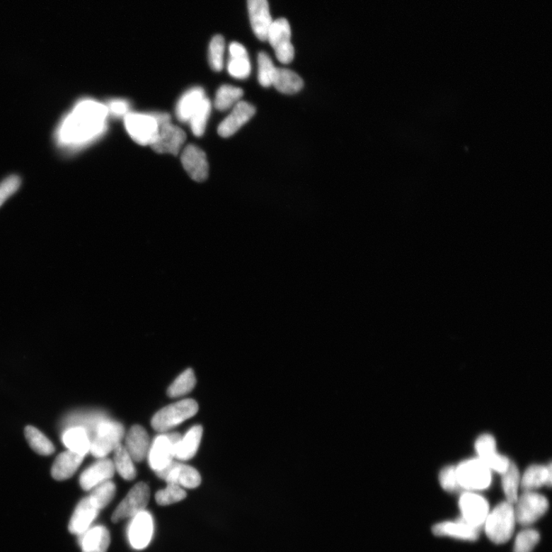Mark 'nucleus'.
<instances>
[{
    "label": "nucleus",
    "instance_id": "1",
    "mask_svg": "<svg viewBox=\"0 0 552 552\" xmlns=\"http://www.w3.org/2000/svg\"><path fill=\"white\" fill-rule=\"evenodd\" d=\"M108 108L96 100L81 101L63 122L59 141L75 146L86 145L104 134L107 130Z\"/></svg>",
    "mask_w": 552,
    "mask_h": 552
},
{
    "label": "nucleus",
    "instance_id": "2",
    "mask_svg": "<svg viewBox=\"0 0 552 552\" xmlns=\"http://www.w3.org/2000/svg\"><path fill=\"white\" fill-rule=\"evenodd\" d=\"M515 524L514 506L505 501L490 512L483 526L487 537L495 544L501 545L512 538Z\"/></svg>",
    "mask_w": 552,
    "mask_h": 552
},
{
    "label": "nucleus",
    "instance_id": "3",
    "mask_svg": "<svg viewBox=\"0 0 552 552\" xmlns=\"http://www.w3.org/2000/svg\"><path fill=\"white\" fill-rule=\"evenodd\" d=\"M459 488L471 491L488 489L492 483V471L478 458L465 460L456 467Z\"/></svg>",
    "mask_w": 552,
    "mask_h": 552
},
{
    "label": "nucleus",
    "instance_id": "4",
    "mask_svg": "<svg viewBox=\"0 0 552 552\" xmlns=\"http://www.w3.org/2000/svg\"><path fill=\"white\" fill-rule=\"evenodd\" d=\"M198 409L197 403L192 399L171 404L155 414L151 426L155 430L164 432L195 416Z\"/></svg>",
    "mask_w": 552,
    "mask_h": 552
},
{
    "label": "nucleus",
    "instance_id": "5",
    "mask_svg": "<svg viewBox=\"0 0 552 552\" xmlns=\"http://www.w3.org/2000/svg\"><path fill=\"white\" fill-rule=\"evenodd\" d=\"M124 436L125 428L121 423L106 418L99 422L91 440L89 452L97 458H105L121 444Z\"/></svg>",
    "mask_w": 552,
    "mask_h": 552
},
{
    "label": "nucleus",
    "instance_id": "6",
    "mask_svg": "<svg viewBox=\"0 0 552 552\" xmlns=\"http://www.w3.org/2000/svg\"><path fill=\"white\" fill-rule=\"evenodd\" d=\"M124 122L128 134L139 145L151 146L158 137L160 127L153 113H129Z\"/></svg>",
    "mask_w": 552,
    "mask_h": 552
},
{
    "label": "nucleus",
    "instance_id": "7",
    "mask_svg": "<svg viewBox=\"0 0 552 552\" xmlns=\"http://www.w3.org/2000/svg\"><path fill=\"white\" fill-rule=\"evenodd\" d=\"M514 504L515 519L522 527H529L536 522L549 507L546 497L533 491L524 492Z\"/></svg>",
    "mask_w": 552,
    "mask_h": 552
},
{
    "label": "nucleus",
    "instance_id": "8",
    "mask_svg": "<svg viewBox=\"0 0 552 552\" xmlns=\"http://www.w3.org/2000/svg\"><path fill=\"white\" fill-rule=\"evenodd\" d=\"M291 27L287 18H280L273 21L266 41H269L274 50L276 58L282 64L292 62L294 50L291 42Z\"/></svg>",
    "mask_w": 552,
    "mask_h": 552
},
{
    "label": "nucleus",
    "instance_id": "9",
    "mask_svg": "<svg viewBox=\"0 0 552 552\" xmlns=\"http://www.w3.org/2000/svg\"><path fill=\"white\" fill-rule=\"evenodd\" d=\"M150 496L151 491L149 485L144 483L136 484L114 512L113 522L117 523L127 518H133L137 514L145 511Z\"/></svg>",
    "mask_w": 552,
    "mask_h": 552
},
{
    "label": "nucleus",
    "instance_id": "10",
    "mask_svg": "<svg viewBox=\"0 0 552 552\" xmlns=\"http://www.w3.org/2000/svg\"><path fill=\"white\" fill-rule=\"evenodd\" d=\"M180 439L181 436L178 432H171L155 438L147 455L153 471H159L172 462Z\"/></svg>",
    "mask_w": 552,
    "mask_h": 552
},
{
    "label": "nucleus",
    "instance_id": "11",
    "mask_svg": "<svg viewBox=\"0 0 552 552\" xmlns=\"http://www.w3.org/2000/svg\"><path fill=\"white\" fill-rule=\"evenodd\" d=\"M461 518L471 526L481 528L490 513V505L487 500L475 492L466 491L460 495L459 500Z\"/></svg>",
    "mask_w": 552,
    "mask_h": 552
},
{
    "label": "nucleus",
    "instance_id": "12",
    "mask_svg": "<svg viewBox=\"0 0 552 552\" xmlns=\"http://www.w3.org/2000/svg\"><path fill=\"white\" fill-rule=\"evenodd\" d=\"M186 139V133L178 126L168 122L160 125L158 137L151 146L156 153L177 156Z\"/></svg>",
    "mask_w": 552,
    "mask_h": 552
},
{
    "label": "nucleus",
    "instance_id": "13",
    "mask_svg": "<svg viewBox=\"0 0 552 552\" xmlns=\"http://www.w3.org/2000/svg\"><path fill=\"white\" fill-rule=\"evenodd\" d=\"M478 458L489 467L491 471L502 474L508 468L510 460L497 452L496 442L491 435H483L478 437L475 443Z\"/></svg>",
    "mask_w": 552,
    "mask_h": 552
},
{
    "label": "nucleus",
    "instance_id": "14",
    "mask_svg": "<svg viewBox=\"0 0 552 552\" xmlns=\"http://www.w3.org/2000/svg\"><path fill=\"white\" fill-rule=\"evenodd\" d=\"M156 474L168 483L177 484L188 489H195L201 483V476L196 468L173 461L156 471Z\"/></svg>",
    "mask_w": 552,
    "mask_h": 552
},
{
    "label": "nucleus",
    "instance_id": "15",
    "mask_svg": "<svg viewBox=\"0 0 552 552\" xmlns=\"http://www.w3.org/2000/svg\"><path fill=\"white\" fill-rule=\"evenodd\" d=\"M181 163L189 176L197 182H204L208 178L209 164L204 151L195 144H189L183 150Z\"/></svg>",
    "mask_w": 552,
    "mask_h": 552
},
{
    "label": "nucleus",
    "instance_id": "16",
    "mask_svg": "<svg viewBox=\"0 0 552 552\" xmlns=\"http://www.w3.org/2000/svg\"><path fill=\"white\" fill-rule=\"evenodd\" d=\"M247 6L254 34L260 41H266L273 22L268 0H247Z\"/></svg>",
    "mask_w": 552,
    "mask_h": 552
},
{
    "label": "nucleus",
    "instance_id": "17",
    "mask_svg": "<svg viewBox=\"0 0 552 552\" xmlns=\"http://www.w3.org/2000/svg\"><path fill=\"white\" fill-rule=\"evenodd\" d=\"M255 108L241 100L232 110V112L221 122L218 127V134L222 137H229L235 134L239 129L246 125L255 114Z\"/></svg>",
    "mask_w": 552,
    "mask_h": 552
},
{
    "label": "nucleus",
    "instance_id": "18",
    "mask_svg": "<svg viewBox=\"0 0 552 552\" xmlns=\"http://www.w3.org/2000/svg\"><path fill=\"white\" fill-rule=\"evenodd\" d=\"M437 536L449 537L466 541H474L480 537L481 528L468 524L462 518L435 524L432 529Z\"/></svg>",
    "mask_w": 552,
    "mask_h": 552
},
{
    "label": "nucleus",
    "instance_id": "19",
    "mask_svg": "<svg viewBox=\"0 0 552 552\" xmlns=\"http://www.w3.org/2000/svg\"><path fill=\"white\" fill-rule=\"evenodd\" d=\"M153 531V519L149 512L143 511L135 515L128 530L132 546L137 550L146 548L152 539Z\"/></svg>",
    "mask_w": 552,
    "mask_h": 552
},
{
    "label": "nucleus",
    "instance_id": "20",
    "mask_svg": "<svg viewBox=\"0 0 552 552\" xmlns=\"http://www.w3.org/2000/svg\"><path fill=\"white\" fill-rule=\"evenodd\" d=\"M115 468L112 460L100 458L98 461L83 472L79 478L80 485L86 491L108 481L114 476Z\"/></svg>",
    "mask_w": 552,
    "mask_h": 552
},
{
    "label": "nucleus",
    "instance_id": "21",
    "mask_svg": "<svg viewBox=\"0 0 552 552\" xmlns=\"http://www.w3.org/2000/svg\"><path fill=\"white\" fill-rule=\"evenodd\" d=\"M99 510L89 496L81 500L76 506L69 524V530L78 536L91 528L97 518Z\"/></svg>",
    "mask_w": 552,
    "mask_h": 552
},
{
    "label": "nucleus",
    "instance_id": "22",
    "mask_svg": "<svg viewBox=\"0 0 552 552\" xmlns=\"http://www.w3.org/2000/svg\"><path fill=\"white\" fill-rule=\"evenodd\" d=\"M229 52L227 70L230 76L238 80H244L250 77L252 66L245 46L241 43L234 42L229 46Z\"/></svg>",
    "mask_w": 552,
    "mask_h": 552
},
{
    "label": "nucleus",
    "instance_id": "23",
    "mask_svg": "<svg viewBox=\"0 0 552 552\" xmlns=\"http://www.w3.org/2000/svg\"><path fill=\"white\" fill-rule=\"evenodd\" d=\"M150 439L144 428L135 425L129 430L125 439V449L134 461L140 463L149 455Z\"/></svg>",
    "mask_w": 552,
    "mask_h": 552
},
{
    "label": "nucleus",
    "instance_id": "24",
    "mask_svg": "<svg viewBox=\"0 0 552 552\" xmlns=\"http://www.w3.org/2000/svg\"><path fill=\"white\" fill-rule=\"evenodd\" d=\"M79 537L82 552H107L110 546V533L103 526L89 528Z\"/></svg>",
    "mask_w": 552,
    "mask_h": 552
},
{
    "label": "nucleus",
    "instance_id": "25",
    "mask_svg": "<svg viewBox=\"0 0 552 552\" xmlns=\"http://www.w3.org/2000/svg\"><path fill=\"white\" fill-rule=\"evenodd\" d=\"M85 456L68 450L59 454L52 467V476L55 481L69 480L81 464Z\"/></svg>",
    "mask_w": 552,
    "mask_h": 552
},
{
    "label": "nucleus",
    "instance_id": "26",
    "mask_svg": "<svg viewBox=\"0 0 552 552\" xmlns=\"http://www.w3.org/2000/svg\"><path fill=\"white\" fill-rule=\"evenodd\" d=\"M206 97L205 91L200 87L192 88L187 91L179 99L175 110L179 121L182 123H188L192 114Z\"/></svg>",
    "mask_w": 552,
    "mask_h": 552
},
{
    "label": "nucleus",
    "instance_id": "27",
    "mask_svg": "<svg viewBox=\"0 0 552 552\" xmlns=\"http://www.w3.org/2000/svg\"><path fill=\"white\" fill-rule=\"evenodd\" d=\"M551 465H532L521 478L520 486L526 491H533L543 485H551Z\"/></svg>",
    "mask_w": 552,
    "mask_h": 552
},
{
    "label": "nucleus",
    "instance_id": "28",
    "mask_svg": "<svg viewBox=\"0 0 552 552\" xmlns=\"http://www.w3.org/2000/svg\"><path fill=\"white\" fill-rule=\"evenodd\" d=\"M272 86L282 94L294 95L302 89L304 81L297 72L288 69L277 68Z\"/></svg>",
    "mask_w": 552,
    "mask_h": 552
},
{
    "label": "nucleus",
    "instance_id": "29",
    "mask_svg": "<svg viewBox=\"0 0 552 552\" xmlns=\"http://www.w3.org/2000/svg\"><path fill=\"white\" fill-rule=\"evenodd\" d=\"M202 435V427L200 425L192 427L186 435L181 437L176 447L174 458L180 460H189L197 452Z\"/></svg>",
    "mask_w": 552,
    "mask_h": 552
},
{
    "label": "nucleus",
    "instance_id": "30",
    "mask_svg": "<svg viewBox=\"0 0 552 552\" xmlns=\"http://www.w3.org/2000/svg\"><path fill=\"white\" fill-rule=\"evenodd\" d=\"M62 440L71 452L86 456L90 451L91 439L84 427H76L67 430L64 432Z\"/></svg>",
    "mask_w": 552,
    "mask_h": 552
},
{
    "label": "nucleus",
    "instance_id": "31",
    "mask_svg": "<svg viewBox=\"0 0 552 552\" xmlns=\"http://www.w3.org/2000/svg\"><path fill=\"white\" fill-rule=\"evenodd\" d=\"M521 485V476L519 468L514 463H510L509 467L502 474V485L506 501L514 505L519 497V489Z\"/></svg>",
    "mask_w": 552,
    "mask_h": 552
},
{
    "label": "nucleus",
    "instance_id": "32",
    "mask_svg": "<svg viewBox=\"0 0 552 552\" xmlns=\"http://www.w3.org/2000/svg\"><path fill=\"white\" fill-rule=\"evenodd\" d=\"M243 90L230 85L220 86L217 91L214 106L219 112L234 108L243 96Z\"/></svg>",
    "mask_w": 552,
    "mask_h": 552
},
{
    "label": "nucleus",
    "instance_id": "33",
    "mask_svg": "<svg viewBox=\"0 0 552 552\" xmlns=\"http://www.w3.org/2000/svg\"><path fill=\"white\" fill-rule=\"evenodd\" d=\"M25 438L35 453L42 456L52 455L55 448L52 442L38 429L28 426L25 429Z\"/></svg>",
    "mask_w": 552,
    "mask_h": 552
},
{
    "label": "nucleus",
    "instance_id": "34",
    "mask_svg": "<svg viewBox=\"0 0 552 552\" xmlns=\"http://www.w3.org/2000/svg\"><path fill=\"white\" fill-rule=\"evenodd\" d=\"M114 466L117 473L126 481H133L136 476V469L132 456L121 444L114 450Z\"/></svg>",
    "mask_w": 552,
    "mask_h": 552
},
{
    "label": "nucleus",
    "instance_id": "35",
    "mask_svg": "<svg viewBox=\"0 0 552 552\" xmlns=\"http://www.w3.org/2000/svg\"><path fill=\"white\" fill-rule=\"evenodd\" d=\"M212 105L210 100L206 97L191 116L188 122L192 133L196 137L205 134L208 120L210 116Z\"/></svg>",
    "mask_w": 552,
    "mask_h": 552
},
{
    "label": "nucleus",
    "instance_id": "36",
    "mask_svg": "<svg viewBox=\"0 0 552 552\" xmlns=\"http://www.w3.org/2000/svg\"><path fill=\"white\" fill-rule=\"evenodd\" d=\"M225 48L224 36H214L209 45L208 60L210 68L215 71H220L224 69Z\"/></svg>",
    "mask_w": 552,
    "mask_h": 552
},
{
    "label": "nucleus",
    "instance_id": "37",
    "mask_svg": "<svg viewBox=\"0 0 552 552\" xmlns=\"http://www.w3.org/2000/svg\"><path fill=\"white\" fill-rule=\"evenodd\" d=\"M196 385V377L195 372L190 368L183 372L176 380L169 386L168 395L170 398H179L186 395Z\"/></svg>",
    "mask_w": 552,
    "mask_h": 552
},
{
    "label": "nucleus",
    "instance_id": "38",
    "mask_svg": "<svg viewBox=\"0 0 552 552\" xmlns=\"http://www.w3.org/2000/svg\"><path fill=\"white\" fill-rule=\"evenodd\" d=\"M276 70L277 68L268 54L261 52L258 54V80L263 87L272 86Z\"/></svg>",
    "mask_w": 552,
    "mask_h": 552
},
{
    "label": "nucleus",
    "instance_id": "39",
    "mask_svg": "<svg viewBox=\"0 0 552 552\" xmlns=\"http://www.w3.org/2000/svg\"><path fill=\"white\" fill-rule=\"evenodd\" d=\"M89 497L96 504L99 510L106 506L114 499L116 493V486L112 481H106L91 490Z\"/></svg>",
    "mask_w": 552,
    "mask_h": 552
},
{
    "label": "nucleus",
    "instance_id": "40",
    "mask_svg": "<svg viewBox=\"0 0 552 552\" xmlns=\"http://www.w3.org/2000/svg\"><path fill=\"white\" fill-rule=\"evenodd\" d=\"M540 540L539 532L527 529L521 531L514 543L513 552H531Z\"/></svg>",
    "mask_w": 552,
    "mask_h": 552
},
{
    "label": "nucleus",
    "instance_id": "41",
    "mask_svg": "<svg viewBox=\"0 0 552 552\" xmlns=\"http://www.w3.org/2000/svg\"><path fill=\"white\" fill-rule=\"evenodd\" d=\"M167 488L156 493L155 499L160 505H169L186 498L187 493L177 484L168 483Z\"/></svg>",
    "mask_w": 552,
    "mask_h": 552
},
{
    "label": "nucleus",
    "instance_id": "42",
    "mask_svg": "<svg viewBox=\"0 0 552 552\" xmlns=\"http://www.w3.org/2000/svg\"><path fill=\"white\" fill-rule=\"evenodd\" d=\"M439 483L443 489L447 492H455L459 489L456 474V467L454 466H446L439 473Z\"/></svg>",
    "mask_w": 552,
    "mask_h": 552
},
{
    "label": "nucleus",
    "instance_id": "43",
    "mask_svg": "<svg viewBox=\"0 0 552 552\" xmlns=\"http://www.w3.org/2000/svg\"><path fill=\"white\" fill-rule=\"evenodd\" d=\"M21 180L16 175L8 177L0 183V207L20 188Z\"/></svg>",
    "mask_w": 552,
    "mask_h": 552
},
{
    "label": "nucleus",
    "instance_id": "44",
    "mask_svg": "<svg viewBox=\"0 0 552 552\" xmlns=\"http://www.w3.org/2000/svg\"><path fill=\"white\" fill-rule=\"evenodd\" d=\"M108 108V115L114 117H125L130 113V105L124 99H113L105 105Z\"/></svg>",
    "mask_w": 552,
    "mask_h": 552
}]
</instances>
